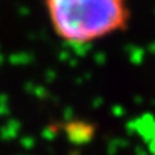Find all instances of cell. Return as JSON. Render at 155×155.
Listing matches in <instances>:
<instances>
[{"mask_svg":"<svg viewBox=\"0 0 155 155\" xmlns=\"http://www.w3.org/2000/svg\"><path fill=\"white\" fill-rule=\"evenodd\" d=\"M52 29L71 45H88L127 28V0H46Z\"/></svg>","mask_w":155,"mask_h":155,"instance_id":"6da1fadb","label":"cell"}]
</instances>
